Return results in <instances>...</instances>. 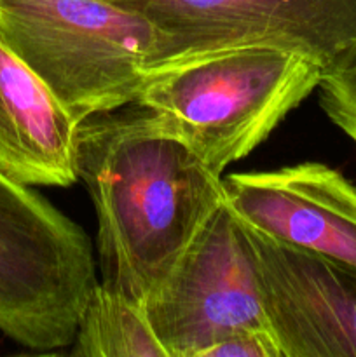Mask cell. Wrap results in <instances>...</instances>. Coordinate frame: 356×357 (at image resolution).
Instances as JSON below:
<instances>
[{
  "label": "cell",
  "mask_w": 356,
  "mask_h": 357,
  "mask_svg": "<svg viewBox=\"0 0 356 357\" xmlns=\"http://www.w3.org/2000/svg\"><path fill=\"white\" fill-rule=\"evenodd\" d=\"M75 171L96 211L100 284L136 302L227 202L223 178L138 103L79 122Z\"/></svg>",
  "instance_id": "1"
},
{
  "label": "cell",
  "mask_w": 356,
  "mask_h": 357,
  "mask_svg": "<svg viewBox=\"0 0 356 357\" xmlns=\"http://www.w3.org/2000/svg\"><path fill=\"white\" fill-rule=\"evenodd\" d=\"M323 68L316 58L293 49H222L150 72L135 103L152 110L222 176L318 89Z\"/></svg>",
  "instance_id": "2"
},
{
  "label": "cell",
  "mask_w": 356,
  "mask_h": 357,
  "mask_svg": "<svg viewBox=\"0 0 356 357\" xmlns=\"http://www.w3.org/2000/svg\"><path fill=\"white\" fill-rule=\"evenodd\" d=\"M0 38L80 122L135 103L159 35L108 0H0Z\"/></svg>",
  "instance_id": "3"
},
{
  "label": "cell",
  "mask_w": 356,
  "mask_h": 357,
  "mask_svg": "<svg viewBox=\"0 0 356 357\" xmlns=\"http://www.w3.org/2000/svg\"><path fill=\"white\" fill-rule=\"evenodd\" d=\"M94 271L82 227L0 171V331L35 352L72 345Z\"/></svg>",
  "instance_id": "4"
},
{
  "label": "cell",
  "mask_w": 356,
  "mask_h": 357,
  "mask_svg": "<svg viewBox=\"0 0 356 357\" xmlns=\"http://www.w3.org/2000/svg\"><path fill=\"white\" fill-rule=\"evenodd\" d=\"M156 26L149 73L208 52L272 45L327 63L356 44V0H108Z\"/></svg>",
  "instance_id": "5"
},
{
  "label": "cell",
  "mask_w": 356,
  "mask_h": 357,
  "mask_svg": "<svg viewBox=\"0 0 356 357\" xmlns=\"http://www.w3.org/2000/svg\"><path fill=\"white\" fill-rule=\"evenodd\" d=\"M145 305L168 357H202L234 331L269 328L250 248L227 202Z\"/></svg>",
  "instance_id": "6"
},
{
  "label": "cell",
  "mask_w": 356,
  "mask_h": 357,
  "mask_svg": "<svg viewBox=\"0 0 356 357\" xmlns=\"http://www.w3.org/2000/svg\"><path fill=\"white\" fill-rule=\"evenodd\" d=\"M237 222L283 357H356V268Z\"/></svg>",
  "instance_id": "7"
},
{
  "label": "cell",
  "mask_w": 356,
  "mask_h": 357,
  "mask_svg": "<svg viewBox=\"0 0 356 357\" xmlns=\"http://www.w3.org/2000/svg\"><path fill=\"white\" fill-rule=\"evenodd\" d=\"M227 206L248 225L356 268V185L321 162L223 178Z\"/></svg>",
  "instance_id": "8"
},
{
  "label": "cell",
  "mask_w": 356,
  "mask_h": 357,
  "mask_svg": "<svg viewBox=\"0 0 356 357\" xmlns=\"http://www.w3.org/2000/svg\"><path fill=\"white\" fill-rule=\"evenodd\" d=\"M77 126L47 84L0 38V171L28 187L75 183Z\"/></svg>",
  "instance_id": "9"
},
{
  "label": "cell",
  "mask_w": 356,
  "mask_h": 357,
  "mask_svg": "<svg viewBox=\"0 0 356 357\" xmlns=\"http://www.w3.org/2000/svg\"><path fill=\"white\" fill-rule=\"evenodd\" d=\"M72 345V354L80 357H168L145 302L128 298L100 282L80 312Z\"/></svg>",
  "instance_id": "10"
},
{
  "label": "cell",
  "mask_w": 356,
  "mask_h": 357,
  "mask_svg": "<svg viewBox=\"0 0 356 357\" xmlns=\"http://www.w3.org/2000/svg\"><path fill=\"white\" fill-rule=\"evenodd\" d=\"M318 91L321 108L332 124L356 143V44L327 63Z\"/></svg>",
  "instance_id": "11"
},
{
  "label": "cell",
  "mask_w": 356,
  "mask_h": 357,
  "mask_svg": "<svg viewBox=\"0 0 356 357\" xmlns=\"http://www.w3.org/2000/svg\"><path fill=\"white\" fill-rule=\"evenodd\" d=\"M202 357H283V351L271 328H255L227 335Z\"/></svg>",
  "instance_id": "12"
}]
</instances>
